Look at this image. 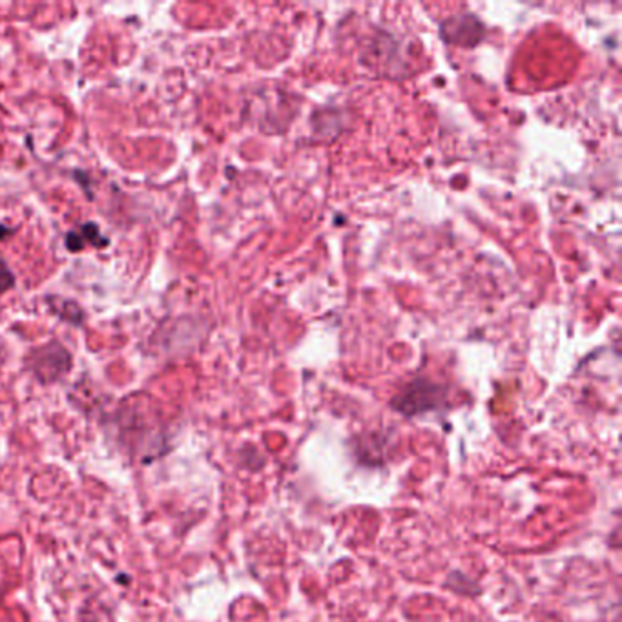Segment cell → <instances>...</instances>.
I'll list each match as a JSON object with an SVG mask.
<instances>
[{
  "label": "cell",
  "mask_w": 622,
  "mask_h": 622,
  "mask_svg": "<svg viewBox=\"0 0 622 622\" xmlns=\"http://www.w3.org/2000/svg\"><path fill=\"white\" fill-rule=\"evenodd\" d=\"M440 400V387L428 380H416L407 385L400 395L392 400V407L405 414H416L429 411Z\"/></svg>",
  "instance_id": "obj_1"
},
{
  "label": "cell",
  "mask_w": 622,
  "mask_h": 622,
  "mask_svg": "<svg viewBox=\"0 0 622 622\" xmlns=\"http://www.w3.org/2000/svg\"><path fill=\"white\" fill-rule=\"evenodd\" d=\"M442 39L456 46H476L484 35L485 28L475 15H458L442 24Z\"/></svg>",
  "instance_id": "obj_2"
},
{
  "label": "cell",
  "mask_w": 622,
  "mask_h": 622,
  "mask_svg": "<svg viewBox=\"0 0 622 622\" xmlns=\"http://www.w3.org/2000/svg\"><path fill=\"white\" fill-rule=\"evenodd\" d=\"M70 367V354L64 347L51 343L41 350L34 352V369L39 376L46 380L57 378L62 371Z\"/></svg>",
  "instance_id": "obj_3"
},
{
  "label": "cell",
  "mask_w": 622,
  "mask_h": 622,
  "mask_svg": "<svg viewBox=\"0 0 622 622\" xmlns=\"http://www.w3.org/2000/svg\"><path fill=\"white\" fill-rule=\"evenodd\" d=\"M83 234L84 236H81L79 232H70L68 234V238H67V247H68V250H72V252H79V250H83L84 248V240H88L91 245H95V247H105V245H108V240L106 238H101L99 234V226H97L95 223H88V224H84L83 226Z\"/></svg>",
  "instance_id": "obj_4"
},
{
  "label": "cell",
  "mask_w": 622,
  "mask_h": 622,
  "mask_svg": "<svg viewBox=\"0 0 622 622\" xmlns=\"http://www.w3.org/2000/svg\"><path fill=\"white\" fill-rule=\"evenodd\" d=\"M15 285V278H13V272L8 269L6 265V261L0 257V292L3 290H8Z\"/></svg>",
  "instance_id": "obj_5"
}]
</instances>
